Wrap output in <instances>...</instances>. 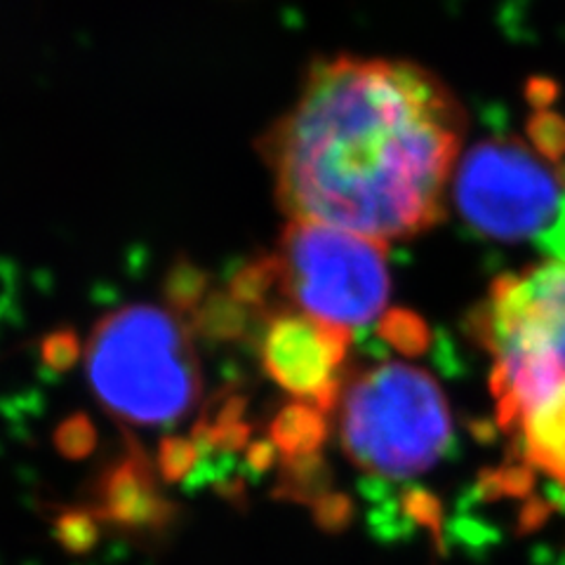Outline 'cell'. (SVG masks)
<instances>
[{
    "mask_svg": "<svg viewBox=\"0 0 565 565\" xmlns=\"http://www.w3.org/2000/svg\"><path fill=\"white\" fill-rule=\"evenodd\" d=\"M467 128L448 85L413 62L332 57L264 135L290 220L380 243L434 226Z\"/></svg>",
    "mask_w": 565,
    "mask_h": 565,
    "instance_id": "obj_1",
    "label": "cell"
},
{
    "mask_svg": "<svg viewBox=\"0 0 565 565\" xmlns=\"http://www.w3.org/2000/svg\"><path fill=\"white\" fill-rule=\"evenodd\" d=\"M102 408L132 427L182 419L201 398V367L180 313L128 305L106 313L85 349Z\"/></svg>",
    "mask_w": 565,
    "mask_h": 565,
    "instance_id": "obj_2",
    "label": "cell"
},
{
    "mask_svg": "<svg viewBox=\"0 0 565 565\" xmlns=\"http://www.w3.org/2000/svg\"><path fill=\"white\" fill-rule=\"evenodd\" d=\"M471 330L492 356L490 392L507 431L530 403L565 384V262L494 280Z\"/></svg>",
    "mask_w": 565,
    "mask_h": 565,
    "instance_id": "obj_3",
    "label": "cell"
},
{
    "mask_svg": "<svg viewBox=\"0 0 565 565\" xmlns=\"http://www.w3.org/2000/svg\"><path fill=\"white\" fill-rule=\"evenodd\" d=\"M338 408L342 446L367 473L413 479L429 471L450 446L444 392L408 363L367 367L342 386Z\"/></svg>",
    "mask_w": 565,
    "mask_h": 565,
    "instance_id": "obj_4",
    "label": "cell"
},
{
    "mask_svg": "<svg viewBox=\"0 0 565 565\" xmlns=\"http://www.w3.org/2000/svg\"><path fill=\"white\" fill-rule=\"evenodd\" d=\"M278 282L299 311L353 330L373 323L388 302L384 243L347 228L290 220L274 255Z\"/></svg>",
    "mask_w": 565,
    "mask_h": 565,
    "instance_id": "obj_5",
    "label": "cell"
},
{
    "mask_svg": "<svg viewBox=\"0 0 565 565\" xmlns=\"http://www.w3.org/2000/svg\"><path fill=\"white\" fill-rule=\"evenodd\" d=\"M452 193L473 232L504 243L540 238L565 205V166L516 137H490L459 161Z\"/></svg>",
    "mask_w": 565,
    "mask_h": 565,
    "instance_id": "obj_6",
    "label": "cell"
},
{
    "mask_svg": "<svg viewBox=\"0 0 565 565\" xmlns=\"http://www.w3.org/2000/svg\"><path fill=\"white\" fill-rule=\"evenodd\" d=\"M349 344V330L288 309L274 313L264 326L259 356L264 373L282 392L328 415L338 408L342 394Z\"/></svg>",
    "mask_w": 565,
    "mask_h": 565,
    "instance_id": "obj_7",
    "label": "cell"
},
{
    "mask_svg": "<svg viewBox=\"0 0 565 565\" xmlns=\"http://www.w3.org/2000/svg\"><path fill=\"white\" fill-rule=\"evenodd\" d=\"M90 511L102 525L130 533H156L168 527L172 519V507L156 486L149 457L132 444L99 473Z\"/></svg>",
    "mask_w": 565,
    "mask_h": 565,
    "instance_id": "obj_8",
    "label": "cell"
},
{
    "mask_svg": "<svg viewBox=\"0 0 565 565\" xmlns=\"http://www.w3.org/2000/svg\"><path fill=\"white\" fill-rule=\"evenodd\" d=\"M507 431L516 436L527 467L565 486V384L530 403Z\"/></svg>",
    "mask_w": 565,
    "mask_h": 565,
    "instance_id": "obj_9",
    "label": "cell"
},
{
    "mask_svg": "<svg viewBox=\"0 0 565 565\" xmlns=\"http://www.w3.org/2000/svg\"><path fill=\"white\" fill-rule=\"evenodd\" d=\"M326 413L307 403H292L282 408L271 424V444L288 459H311V455L321 448L326 436Z\"/></svg>",
    "mask_w": 565,
    "mask_h": 565,
    "instance_id": "obj_10",
    "label": "cell"
},
{
    "mask_svg": "<svg viewBox=\"0 0 565 565\" xmlns=\"http://www.w3.org/2000/svg\"><path fill=\"white\" fill-rule=\"evenodd\" d=\"M193 328L210 340H234L245 328V307L228 292L207 295L201 307L191 313Z\"/></svg>",
    "mask_w": 565,
    "mask_h": 565,
    "instance_id": "obj_11",
    "label": "cell"
},
{
    "mask_svg": "<svg viewBox=\"0 0 565 565\" xmlns=\"http://www.w3.org/2000/svg\"><path fill=\"white\" fill-rule=\"evenodd\" d=\"M166 297L174 313H193L207 297V274L193 262H174L166 278Z\"/></svg>",
    "mask_w": 565,
    "mask_h": 565,
    "instance_id": "obj_12",
    "label": "cell"
},
{
    "mask_svg": "<svg viewBox=\"0 0 565 565\" xmlns=\"http://www.w3.org/2000/svg\"><path fill=\"white\" fill-rule=\"evenodd\" d=\"M276 288H280L278 267L274 257H267L241 267L238 274L232 278V282H228V295L247 309V307H262Z\"/></svg>",
    "mask_w": 565,
    "mask_h": 565,
    "instance_id": "obj_13",
    "label": "cell"
},
{
    "mask_svg": "<svg viewBox=\"0 0 565 565\" xmlns=\"http://www.w3.org/2000/svg\"><path fill=\"white\" fill-rule=\"evenodd\" d=\"M99 525V519L90 509H68L57 516L55 535L66 552L85 554L97 544Z\"/></svg>",
    "mask_w": 565,
    "mask_h": 565,
    "instance_id": "obj_14",
    "label": "cell"
},
{
    "mask_svg": "<svg viewBox=\"0 0 565 565\" xmlns=\"http://www.w3.org/2000/svg\"><path fill=\"white\" fill-rule=\"evenodd\" d=\"M527 139L546 161L561 163L565 158V118L552 109L535 111L527 120Z\"/></svg>",
    "mask_w": 565,
    "mask_h": 565,
    "instance_id": "obj_15",
    "label": "cell"
},
{
    "mask_svg": "<svg viewBox=\"0 0 565 565\" xmlns=\"http://www.w3.org/2000/svg\"><path fill=\"white\" fill-rule=\"evenodd\" d=\"M199 457H201V448L196 446V440L186 436H168L161 440L156 462L163 479L170 483H177L186 479V476L193 471Z\"/></svg>",
    "mask_w": 565,
    "mask_h": 565,
    "instance_id": "obj_16",
    "label": "cell"
},
{
    "mask_svg": "<svg viewBox=\"0 0 565 565\" xmlns=\"http://www.w3.org/2000/svg\"><path fill=\"white\" fill-rule=\"evenodd\" d=\"M57 450L68 459H83L93 452L97 444V434L93 422L85 415H74L60 424L57 436H55Z\"/></svg>",
    "mask_w": 565,
    "mask_h": 565,
    "instance_id": "obj_17",
    "label": "cell"
},
{
    "mask_svg": "<svg viewBox=\"0 0 565 565\" xmlns=\"http://www.w3.org/2000/svg\"><path fill=\"white\" fill-rule=\"evenodd\" d=\"M78 338L74 330H57L47 334L41 347V356L47 367L55 370V373H64L71 365L78 361Z\"/></svg>",
    "mask_w": 565,
    "mask_h": 565,
    "instance_id": "obj_18",
    "label": "cell"
},
{
    "mask_svg": "<svg viewBox=\"0 0 565 565\" xmlns=\"http://www.w3.org/2000/svg\"><path fill=\"white\" fill-rule=\"evenodd\" d=\"M558 95V83L546 76H535L525 83V97L535 111L550 109Z\"/></svg>",
    "mask_w": 565,
    "mask_h": 565,
    "instance_id": "obj_19",
    "label": "cell"
},
{
    "mask_svg": "<svg viewBox=\"0 0 565 565\" xmlns=\"http://www.w3.org/2000/svg\"><path fill=\"white\" fill-rule=\"evenodd\" d=\"M546 250H550L558 262H565V205L558 212L556 222L546 228V232L540 236Z\"/></svg>",
    "mask_w": 565,
    "mask_h": 565,
    "instance_id": "obj_20",
    "label": "cell"
},
{
    "mask_svg": "<svg viewBox=\"0 0 565 565\" xmlns=\"http://www.w3.org/2000/svg\"><path fill=\"white\" fill-rule=\"evenodd\" d=\"M247 459H250V465L259 471L267 469L271 465L274 459V448L269 444H257L250 448V455H247Z\"/></svg>",
    "mask_w": 565,
    "mask_h": 565,
    "instance_id": "obj_21",
    "label": "cell"
}]
</instances>
